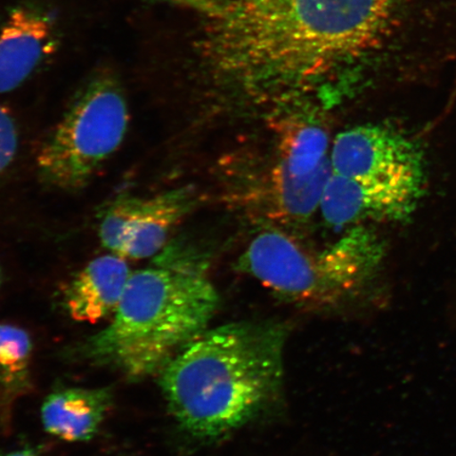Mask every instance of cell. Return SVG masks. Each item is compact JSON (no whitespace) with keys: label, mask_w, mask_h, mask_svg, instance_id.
<instances>
[{"label":"cell","mask_w":456,"mask_h":456,"mask_svg":"<svg viewBox=\"0 0 456 456\" xmlns=\"http://www.w3.org/2000/svg\"><path fill=\"white\" fill-rule=\"evenodd\" d=\"M332 173L352 179H424L423 152L395 129L363 124L338 135L330 148Z\"/></svg>","instance_id":"8"},{"label":"cell","mask_w":456,"mask_h":456,"mask_svg":"<svg viewBox=\"0 0 456 456\" xmlns=\"http://www.w3.org/2000/svg\"><path fill=\"white\" fill-rule=\"evenodd\" d=\"M285 339L281 324L241 322L188 341L159 372L176 423L212 442L255 419L281 389Z\"/></svg>","instance_id":"2"},{"label":"cell","mask_w":456,"mask_h":456,"mask_svg":"<svg viewBox=\"0 0 456 456\" xmlns=\"http://www.w3.org/2000/svg\"><path fill=\"white\" fill-rule=\"evenodd\" d=\"M113 404L108 387H65L51 393L42 406V423L50 436L84 443L98 435Z\"/></svg>","instance_id":"12"},{"label":"cell","mask_w":456,"mask_h":456,"mask_svg":"<svg viewBox=\"0 0 456 456\" xmlns=\"http://www.w3.org/2000/svg\"><path fill=\"white\" fill-rule=\"evenodd\" d=\"M219 301L203 261L167 245L150 266L131 273L111 321L78 355L128 379L150 378L208 329Z\"/></svg>","instance_id":"3"},{"label":"cell","mask_w":456,"mask_h":456,"mask_svg":"<svg viewBox=\"0 0 456 456\" xmlns=\"http://www.w3.org/2000/svg\"><path fill=\"white\" fill-rule=\"evenodd\" d=\"M424 186V179H352L332 173L319 209L336 227L406 220L418 207Z\"/></svg>","instance_id":"9"},{"label":"cell","mask_w":456,"mask_h":456,"mask_svg":"<svg viewBox=\"0 0 456 456\" xmlns=\"http://www.w3.org/2000/svg\"><path fill=\"white\" fill-rule=\"evenodd\" d=\"M33 344L27 330L0 323V425L10 429L13 409L32 389Z\"/></svg>","instance_id":"13"},{"label":"cell","mask_w":456,"mask_h":456,"mask_svg":"<svg viewBox=\"0 0 456 456\" xmlns=\"http://www.w3.org/2000/svg\"><path fill=\"white\" fill-rule=\"evenodd\" d=\"M129 110L118 78L100 72L77 91L38 151L43 183L62 191L84 190L126 136Z\"/></svg>","instance_id":"5"},{"label":"cell","mask_w":456,"mask_h":456,"mask_svg":"<svg viewBox=\"0 0 456 456\" xmlns=\"http://www.w3.org/2000/svg\"><path fill=\"white\" fill-rule=\"evenodd\" d=\"M158 2L168 3L176 7L191 10L207 20H212L221 12L224 0H158Z\"/></svg>","instance_id":"15"},{"label":"cell","mask_w":456,"mask_h":456,"mask_svg":"<svg viewBox=\"0 0 456 456\" xmlns=\"http://www.w3.org/2000/svg\"><path fill=\"white\" fill-rule=\"evenodd\" d=\"M2 283H3V271H2V269H0V287H2Z\"/></svg>","instance_id":"17"},{"label":"cell","mask_w":456,"mask_h":456,"mask_svg":"<svg viewBox=\"0 0 456 456\" xmlns=\"http://www.w3.org/2000/svg\"><path fill=\"white\" fill-rule=\"evenodd\" d=\"M378 233L353 226L322 248L301 244L281 231H265L248 244L239 265L279 297L310 306L338 305L362 289L383 264Z\"/></svg>","instance_id":"4"},{"label":"cell","mask_w":456,"mask_h":456,"mask_svg":"<svg viewBox=\"0 0 456 456\" xmlns=\"http://www.w3.org/2000/svg\"><path fill=\"white\" fill-rule=\"evenodd\" d=\"M276 155L265 181L271 216L284 222L304 221L321 208L332 175L327 130L304 113L290 114L273 124Z\"/></svg>","instance_id":"6"},{"label":"cell","mask_w":456,"mask_h":456,"mask_svg":"<svg viewBox=\"0 0 456 456\" xmlns=\"http://www.w3.org/2000/svg\"><path fill=\"white\" fill-rule=\"evenodd\" d=\"M0 456H42V455L39 454L38 452H37L36 450H34V449L24 448V449L13 450V452L4 453Z\"/></svg>","instance_id":"16"},{"label":"cell","mask_w":456,"mask_h":456,"mask_svg":"<svg viewBox=\"0 0 456 456\" xmlns=\"http://www.w3.org/2000/svg\"><path fill=\"white\" fill-rule=\"evenodd\" d=\"M133 271L116 254L100 256L83 267L62 294V305L77 322L98 323L116 313Z\"/></svg>","instance_id":"11"},{"label":"cell","mask_w":456,"mask_h":456,"mask_svg":"<svg viewBox=\"0 0 456 456\" xmlns=\"http://www.w3.org/2000/svg\"><path fill=\"white\" fill-rule=\"evenodd\" d=\"M199 201L195 186L175 187L151 197L122 193L99 212L101 243L126 260L153 258L167 247L171 233Z\"/></svg>","instance_id":"7"},{"label":"cell","mask_w":456,"mask_h":456,"mask_svg":"<svg viewBox=\"0 0 456 456\" xmlns=\"http://www.w3.org/2000/svg\"><path fill=\"white\" fill-rule=\"evenodd\" d=\"M396 9V0H224L203 51L244 88L305 93L383 48Z\"/></svg>","instance_id":"1"},{"label":"cell","mask_w":456,"mask_h":456,"mask_svg":"<svg viewBox=\"0 0 456 456\" xmlns=\"http://www.w3.org/2000/svg\"><path fill=\"white\" fill-rule=\"evenodd\" d=\"M19 148V133L12 114L0 106V178L13 163Z\"/></svg>","instance_id":"14"},{"label":"cell","mask_w":456,"mask_h":456,"mask_svg":"<svg viewBox=\"0 0 456 456\" xmlns=\"http://www.w3.org/2000/svg\"><path fill=\"white\" fill-rule=\"evenodd\" d=\"M51 17L37 9L17 7L0 28V94L12 93L59 49Z\"/></svg>","instance_id":"10"}]
</instances>
